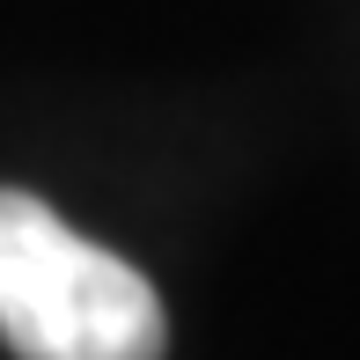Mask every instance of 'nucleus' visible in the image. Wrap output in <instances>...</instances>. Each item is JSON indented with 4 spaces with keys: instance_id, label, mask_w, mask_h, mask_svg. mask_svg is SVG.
<instances>
[{
    "instance_id": "1",
    "label": "nucleus",
    "mask_w": 360,
    "mask_h": 360,
    "mask_svg": "<svg viewBox=\"0 0 360 360\" xmlns=\"http://www.w3.org/2000/svg\"><path fill=\"white\" fill-rule=\"evenodd\" d=\"M0 331L22 360H162V294L125 257L0 184Z\"/></svg>"
}]
</instances>
